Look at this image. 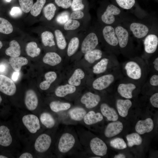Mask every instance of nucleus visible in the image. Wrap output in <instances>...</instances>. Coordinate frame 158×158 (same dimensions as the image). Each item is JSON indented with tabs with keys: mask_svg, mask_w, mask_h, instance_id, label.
Here are the masks:
<instances>
[{
	"mask_svg": "<svg viewBox=\"0 0 158 158\" xmlns=\"http://www.w3.org/2000/svg\"><path fill=\"white\" fill-rule=\"evenodd\" d=\"M14 119L13 124L20 140L32 142L36 137L45 130L38 116L32 113L21 114Z\"/></svg>",
	"mask_w": 158,
	"mask_h": 158,
	"instance_id": "nucleus-1",
	"label": "nucleus"
},
{
	"mask_svg": "<svg viewBox=\"0 0 158 158\" xmlns=\"http://www.w3.org/2000/svg\"><path fill=\"white\" fill-rule=\"evenodd\" d=\"M120 67L123 77L142 86L149 74L146 61L138 56L129 59L120 65Z\"/></svg>",
	"mask_w": 158,
	"mask_h": 158,
	"instance_id": "nucleus-2",
	"label": "nucleus"
},
{
	"mask_svg": "<svg viewBox=\"0 0 158 158\" xmlns=\"http://www.w3.org/2000/svg\"><path fill=\"white\" fill-rule=\"evenodd\" d=\"M73 130L66 129L61 134L56 135L53 152L61 157L74 151L78 145H81Z\"/></svg>",
	"mask_w": 158,
	"mask_h": 158,
	"instance_id": "nucleus-3",
	"label": "nucleus"
},
{
	"mask_svg": "<svg viewBox=\"0 0 158 158\" xmlns=\"http://www.w3.org/2000/svg\"><path fill=\"white\" fill-rule=\"evenodd\" d=\"M56 129L46 130L35 139L32 142V150L35 156H44L53 151L57 135Z\"/></svg>",
	"mask_w": 158,
	"mask_h": 158,
	"instance_id": "nucleus-4",
	"label": "nucleus"
},
{
	"mask_svg": "<svg viewBox=\"0 0 158 158\" xmlns=\"http://www.w3.org/2000/svg\"><path fill=\"white\" fill-rule=\"evenodd\" d=\"M114 28L120 53L129 59L137 56L135 46L128 30L119 25Z\"/></svg>",
	"mask_w": 158,
	"mask_h": 158,
	"instance_id": "nucleus-5",
	"label": "nucleus"
},
{
	"mask_svg": "<svg viewBox=\"0 0 158 158\" xmlns=\"http://www.w3.org/2000/svg\"><path fill=\"white\" fill-rule=\"evenodd\" d=\"M123 77L120 66L118 68L95 79L92 82V87L96 90H103L110 87H113Z\"/></svg>",
	"mask_w": 158,
	"mask_h": 158,
	"instance_id": "nucleus-6",
	"label": "nucleus"
},
{
	"mask_svg": "<svg viewBox=\"0 0 158 158\" xmlns=\"http://www.w3.org/2000/svg\"><path fill=\"white\" fill-rule=\"evenodd\" d=\"M113 87H116L117 92L121 97L130 99L133 97V92L137 90H140L142 86L123 77L117 81Z\"/></svg>",
	"mask_w": 158,
	"mask_h": 158,
	"instance_id": "nucleus-7",
	"label": "nucleus"
},
{
	"mask_svg": "<svg viewBox=\"0 0 158 158\" xmlns=\"http://www.w3.org/2000/svg\"><path fill=\"white\" fill-rule=\"evenodd\" d=\"M102 33L109 52L116 56L119 55L120 53L114 27L106 25L102 28Z\"/></svg>",
	"mask_w": 158,
	"mask_h": 158,
	"instance_id": "nucleus-8",
	"label": "nucleus"
},
{
	"mask_svg": "<svg viewBox=\"0 0 158 158\" xmlns=\"http://www.w3.org/2000/svg\"><path fill=\"white\" fill-rule=\"evenodd\" d=\"M20 140L16 129L12 133L8 126L5 125L0 126V145L5 147L12 146L16 152L17 149L19 148Z\"/></svg>",
	"mask_w": 158,
	"mask_h": 158,
	"instance_id": "nucleus-9",
	"label": "nucleus"
},
{
	"mask_svg": "<svg viewBox=\"0 0 158 158\" xmlns=\"http://www.w3.org/2000/svg\"><path fill=\"white\" fill-rule=\"evenodd\" d=\"M120 66L116 56L110 54L107 57H102L93 66L92 72L95 74H100L108 70L112 71Z\"/></svg>",
	"mask_w": 158,
	"mask_h": 158,
	"instance_id": "nucleus-10",
	"label": "nucleus"
},
{
	"mask_svg": "<svg viewBox=\"0 0 158 158\" xmlns=\"http://www.w3.org/2000/svg\"><path fill=\"white\" fill-rule=\"evenodd\" d=\"M143 45L144 54L141 57L147 60L157 51L158 45V36L154 33L148 34L144 40Z\"/></svg>",
	"mask_w": 158,
	"mask_h": 158,
	"instance_id": "nucleus-11",
	"label": "nucleus"
},
{
	"mask_svg": "<svg viewBox=\"0 0 158 158\" xmlns=\"http://www.w3.org/2000/svg\"><path fill=\"white\" fill-rule=\"evenodd\" d=\"M38 114L40 123L45 130L57 128L59 121L56 114L46 110L39 112Z\"/></svg>",
	"mask_w": 158,
	"mask_h": 158,
	"instance_id": "nucleus-12",
	"label": "nucleus"
},
{
	"mask_svg": "<svg viewBox=\"0 0 158 158\" xmlns=\"http://www.w3.org/2000/svg\"><path fill=\"white\" fill-rule=\"evenodd\" d=\"M121 13V11L118 8L113 4H109L101 15V20L106 25H111L115 22L116 17Z\"/></svg>",
	"mask_w": 158,
	"mask_h": 158,
	"instance_id": "nucleus-13",
	"label": "nucleus"
},
{
	"mask_svg": "<svg viewBox=\"0 0 158 158\" xmlns=\"http://www.w3.org/2000/svg\"><path fill=\"white\" fill-rule=\"evenodd\" d=\"M89 147L91 152L97 156L102 157L107 153V147L104 141L99 138H92L89 142Z\"/></svg>",
	"mask_w": 158,
	"mask_h": 158,
	"instance_id": "nucleus-14",
	"label": "nucleus"
},
{
	"mask_svg": "<svg viewBox=\"0 0 158 158\" xmlns=\"http://www.w3.org/2000/svg\"><path fill=\"white\" fill-rule=\"evenodd\" d=\"M101 98L99 95L88 92L84 94L81 97V103L85 107L84 108L90 109L97 106L101 101Z\"/></svg>",
	"mask_w": 158,
	"mask_h": 158,
	"instance_id": "nucleus-15",
	"label": "nucleus"
},
{
	"mask_svg": "<svg viewBox=\"0 0 158 158\" xmlns=\"http://www.w3.org/2000/svg\"><path fill=\"white\" fill-rule=\"evenodd\" d=\"M25 106L30 112L34 114L39 104V99L35 91L30 89L27 90L25 94L24 98Z\"/></svg>",
	"mask_w": 158,
	"mask_h": 158,
	"instance_id": "nucleus-16",
	"label": "nucleus"
},
{
	"mask_svg": "<svg viewBox=\"0 0 158 158\" xmlns=\"http://www.w3.org/2000/svg\"><path fill=\"white\" fill-rule=\"evenodd\" d=\"M16 87L13 81L7 76L0 75V91L4 94L12 96L16 93Z\"/></svg>",
	"mask_w": 158,
	"mask_h": 158,
	"instance_id": "nucleus-17",
	"label": "nucleus"
},
{
	"mask_svg": "<svg viewBox=\"0 0 158 158\" xmlns=\"http://www.w3.org/2000/svg\"><path fill=\"white\" fill-rule=\"evenodd\" d=\"M99 44V39L96 33L92 32L85 38L81 45V52L84 54L95 49Z\"/></svg>",
	"mask_w": 158,
	"mask_h": 158,
	"instance_id": "nucleus-18",
	"label": "nucleus"
},
{
	"mask_svg": "<svg viewBox=\"0 0 158 158\" xmlns=\"http://www.w3.org/2000/svg\"><path fill=\"white\" fill-rule=\"evenodd\" d=\"M129 28L135 37L138 39L145 38L150 31V29L147 25L139 22L131 23Z\"/></svg>",
	"mask_w": 158,
	"mask_h": 158,
	"instance_id": "nucleus-19",
	"label": "nucleus"
},
{
	"mask_svg": "<svg viewBox=\"0 0 158 158\" xmlns=\"http://www.w3.org/2000/svg\"><path fill=\"white\" fill-rule=\"evenodd\" d=\"M67 112V117L74 122L82 121L87 112L85 108L81 107H76L71 108Z\"/></svg>",
	"mask_w": 158,
	"mask_h": 158,
	"instance_id": "nucleus-20",
	"label": "nucleus"
},
{
	"mask_svg": "<svg viewBox=\"0 0 158 158\" xmlns=\"http://www.w3.org/2000/svg\"><path fill=\"white\" fill-rule=\"evenodd\" d=\"M123 128V126L121 122L114 121L108 124L104 130V135L108 138L113 137L120 133Z\"/></svg>",
	"mask_w": 158,
	"mask_h": 158,
	"instance_id": "nucleus-21",
	"label": "nucleus"
},
{
	"mask_svg": "<svg viewBox=\"0 0 158 158\" xmlns=\"http://www.w3.org/2000/svg\"><path fill=\"white\" fill-rule=\"evenodd\" d=\"M103 119V116L101 113L96 112L93 110H90L87 111L82 121L87 126L101 122Z\"/></svg>",
	"mask_w": 158,
	"mask_h": 158,
	"instance_id": "nucleus-22",
	"label": "nucleus"
},
{
	"mask_svg": "<svg viewBox=\"0 0 158 158\" xmlns=\"http://www.w3.org/2000/svg\"><path fill=\"white\" fill-rule=\"evenodd\" d=\"M154 127V123L152 120L148 118L144 120L138 121L135 126L136 131L140 134L151 132Z\"/></svg>",
	"mask_w": 158,
	"mask_h": 158,
	"instance_id": "nucleus-23",
	"label": "nucleus"
},
{
	"mask_svg": "<svg viewBox=\"0 0 158 158\" xmlns=\"http://www.w3.org/2000/svg\"><path fill=\"white\" fill-rule=\"evenodd\" d=\"M49 107L51 111L56 114L67 111L71 108V105L69 103L54 100L49 103Z\"/></svg>",
	"mask_w": 158,
	"mask_h": 158,
	"instance_id": "nucleus-24",
	"label": "nucleus"
},
{
	"mask_svg": "<svg viewBox=\"0 0 158 158\" xmlns=\"http://www.w3.org/2000/svg\"><path fill=\"white\" fill-rule=\"evenodd\" d=\"M101 113L110 121H116L118 118V115L115 109L107 103L104 102L100 105Z\"/></svg>",
	"mask_w": 158,
	"mask_h": 158,
	"instance_id": "nucleus-25",
	"label": "nucleus"
},
{
	"mask_svg": "<svg viewBox=\"0 0 158 158\" xmlns=\"http://www.w3.org/2000/svg\"><path fill=\"white\" fill-rule=\"evenodd\" d=\"M116 105L119 115L122 117L127 116L129 109L132 105V102L129 99H117Z\"/></svg>",
	"mask_w": 158,
	"mask_h": 158,
	"instance_id": "nucleus-26",
	"label": "nucleus"
},
{
	"mask_svg": "<svg viewBox=\"0 0 158 158\" xmlns=\"http://www.w3.org/2000/svg\"><path fill=\"white\" fill-rule=\"evenodd\" d=\"M76 90L75 86L69 84H66L58 87L56 89L54 93L57 97L63 98L68 95L74 93Z\"/></svg>",
	"mask_w": 158,
	"mask_h": 158,
	"instance_id": "nucleus-27",
	"label": "nucleus"
},
{
	"mask_svg": "<svg viewBox=\"0 0 158 158\" xmlns=\"http://www.w3.org/2000/svg\"><path fill=\"white\" fill-rule=\"evenodd\" d=\"M43 61L46 64L52 66L56 65L62 61L61 57L55 52L47 53L43 58Z\"/></svg>",
	"mask_w": 158,
	"mask_h": 158,
	"instance_id": "nucleus-28",
	"label": "nucleus"
},
{
	"mask_svg": "<svg viewBox=\"0 0 158 158\" xmlns=\"http://www.w3.org/2000/svg\"><path fill=\"white\" fill-rule=\"evenodd\" d=\"M9 62L12 68L15 71L19 72L22 66L28 63V61L25 57L18 56L11 57L9 59Z\"/></svg>",
	"mask_w": 158,
	"mask_h": 158,
	"instance_id": "nucleus-29",
	"label": "nucleus"
},
{
	"mask_svg": "<svg viewBox=\"0 0 158 158\" xmlns=\"http://www.w3.org/2000/svg\"><path fill=\"white\" fill-rule=\"evenodd\" d=\"M103 55V53L101 50L95 48L85 53L84 58L89 63L92 64L100 59Z\"/></svg>",
	"mask_w": 158,
	"mask_h": 158,
	"instance_id": "nucleus-30",
	"label": "nucleus"
},
{
	"mask_svg": "<svg viewBox=\"0 0 158 158\" xmlns=\"http://www.w3.org/2000/svg\"><path fill=\"white\" fill-rule=\"evenodd\" d=\"M57 77L56 73L54 71H49L44 75L45 80L41 82L40 84V87L43 90L48 89L51 84L56 80Z\"/></svg>",
	"mask_w": 158,
	"mask_h": 158,
	"instance_id": "nucleus-31",
	"label": "nucleus"
},
{
	"mask_svg": "<svg viewBox=\"0 0 158 158\" xmlns=\"http://www.w3.org/2000/svg\"><path fill=\"white\" fill-rule=\"evenodd\" d=\"M21 53L20 47L18 43L15 40H13L9 43V47L5 51L6 55L10 57L19 56Z\"/></svg>",
	"mask_w": 158,
	"mask_h": 158,
	"instance_id": "nucleus-32",
	"label": "nucleus"
},
{
	"mask_svg": "<svg viewBox=\"0 0 158 158\" xmlns=\"http://www.w3.org/2000/svg\"><path fill=\"white\" fill-rule=\"evenodd\" d=\"M85 75L84 72L81 69H75L68 80V84L75 86H79L81 84V80L84 78Z\"/></svg>",
	"mask_w": 158,
	"mask_h": 158,
	"instance_id": "nucleus-33",
	"label": "nucleus"
},
{
	"mask_svg": "<svg viewBox=\"0 0 158 158\" xmlns=\"http://www.w3.org/2000/svg\"><path fill=\"white\" fill-rule=\"evenodd\" d=\"M25 51L27 54L32 58L37 56L41 52L40 49L38 47L37 43L35 42L28 43L26 46Z\"/></svg>",
	"mask_w": 158,
	"mask_h": 158,
	"instance_id": "nucleus-34",
	"label": "nucleus"
},
{
	"mask_svg": "<svg viewBox=\"0 0 158 158\" xmlns=\"http://www.w3.org/2000/svg\"><path fill=\"white\" fill-rule=\"evenodd\" d=\"M42 42L45 46L51 47L55 45L54 40V35L52 32L45 31L41 34Z\"/></svg>",
	"mask_w": 158,
	"mask_h": 158,
	"instance_id": "nucleus-35",
	"label": "nucleus"
},
{
	"mask_svg": "<svg viewBox=\"0 0 158 158\" xmlns=\"http://www.w3.org/2000/svg\"><path fill=\"white\" fill-rule=\"evenodd\" d=\"M128 145L130 147L136 145H141L142 142V139L138 134L133 133L126 136Z\"/></svg>",
	"mask_w": 158,
	"mask_h": 158,
	"instance_id": "nucleus-36",
	"label": "nucleus"
},
{
	"mask_svg": "<svg viewBox=\"0 0 158 158\" xmlns=\"http://www.w3.org/2000/svg\"><path fill=\"white\" fill-rule=\"evenodd\" d=\"M79 44V40L77 37H74L70 40L68 46L67 54L68 56L73 55L78 49Z\"/></svg>",
	"mask_w": 158,
	"mask_h": 158,
	"instance_id": "nucleus-37",
	"label": "nucleus"
},
{
	"mask_svg": "<svg viewBox=\"0 0 158 158\" xmlns=\"http://www.w3.org/2000/svg\"><path fill=\"white\" fill-rule=\"evenodd\" d=\"M54 33L58 47L60 49H64L66 47L67 42L63 33L59 29L56 30Z\"/></svg>",
	"mask_w": 158,
	"mask_h": 158,
	"instance_id": "nucleus-38",
	"label": "nucleus"
},
{
	"mask_svg": "<svg viewBox=\"0 0 158 158\" xmlns=\"http://www.w3.org/2000/svg\"><path fill=\"white\" fill-rule=\"evenodd\" d=\"M56 9V6L53 3H49L46 5L43 8L45 18L48 20H51L54 16Z\"/></svg>",
	"mask_w": 158,
	"mask_h": 158,
	"instance_id": "nucleus-39",
	"label": "nucleus"
},
{
	"mask_svg": "<svg viewBox=\"0 0 158 158\" xmlns=\"http://www.w3.org/2000/svg\"><path fill=\"white\" fill-rule=\"evenodd\" d=\"M13 28L11 24L7 20L0 17V32L6 34L12 33Z\"/></svg>",
	"mask_w": 158,
	"mask_h": 158,
	"instance_id": "nucleus-40",
	"label": "nucleus"
},
{
	"mask_svg": "<svg viewBox=\"0 0 158 158\" xmlns=\"http://www.w3.org/2000/svg\"><path fill=\"white\" fill-rule=\"evenodd\" d=\"M46 2V0H37L32 5L30 13L33 16L36 17L40 13Z\"/></svg>",
	"mask_w": 158,
	"mask_h": 158,
	"instance_id": "nucleus-41",
	"label": "nucleus"
},
{
	"mask_svg": "<svg viewBox=\"0 0 158 158\" xmlns=\"http://www.w3.org/2000/svg\"><path fill=\"white\" fill-rule=\"evenodd\" d=\"M110 146L116 149H124L127 147L126 143L123 139L121 138H116L111 140L110 142Z\"/></svg>",
	"mask_w": 158,
	"mask_h": 158,
	"instance_id": "nucleus-42",
	"label": "nucleus"
},
{
	"mask_svg": "<svg viewBox=\"0 0 158 158\" xmlns=\"http://www.w3.org/2000/svg\"><path fill=\"white\" fill-rule=\"evenodd\" d=\"M80 26V22L77 20L70 18L63 25L66 30H73L78 28Z\"/></svg>",
	"mask_w": 158,
	"mask_h": 158,
	"instance_id": "nucleus-43",
	"label": "nucleus"
},
{
	"mask_svg": "<svg viewBox=\"0 0 158 158\" xmlns=\"http://www.w3.org/2000/svg\"><path fill=\"white\" fill-rule=\"evenodd\" d=\"M150 61L149 60H146L149 69V73L150 72L152 74L158 73V56H156L154 58H153Z\"/></svg>",
	"mask_w": 158,
	"mask_h": 158,
	"instance_id": "nucleus-44",
	"label": "nucleus"
},
{
	"mask_svg": "<svg viewBox=\"0 0 158 158\" xmlns=\"http://www.w3.org/2000/svg\"><path fill=\"white\" fill-rule=\"evenodd\" d=\"M118 5L121 8L128 10L131 9L135 4V0H116Z\"/></svg>",
	"mask_w": 158,
	"mask_h": 158,
	"instance_id": "nucleus-45",
	"label": "nucleus"
},
{
	"mask_svg": "<svg viewBox=\"0 0 158 158\" xmlns=\"http://www.w3.org/2000/svg\"><path fill=\"white\" fill-rule=\"evenodd\" d=\"M22 10L25 13H28L31 10L33 5V0H18Z\"/></svg>",
	"mask_w": 158,
	"mask_h": 158,
	"instance_id": "nucleus-46",
	"label": "nucleus"
},
{
	"mask_svg": "<svg viewBox=\"0 0 158 158\" xmlns=\"http://www.w3.org/2000/svg\"><path fill=\"white\" fill-rule=\"evenodd\" d=\"M149 87H157L158 86V73L152 74L150 77L148 81H147L144 84Z\"/></svg>",
	"mask_w": 158,
	"mask_h": 158,
	"instance_id": "nucleus-47",
	"label": "nucleus"
},
{
	"mask_svg": "<svg viewBox=\"0 0 158 158\" xmlns=\"http://www.w3.org/2000/svg\"><path fill=\"white\" fill-rule=\"evenodd\" d=\"M71 6L74 11H81L84 8L85 6L83 3V0H73Z\"/></svg>",
	"mask_w": 158,
	"mask_h": 158,
	"instance_id": "nucleus-48",
	"label": "nucleus"
},
{
	"mask_svg": "<svg viewBox=\"0 0 158 158\" xmlns=\"http://www.w3.org/2000/svg\"><path fill=\"white\" fill-rule=\"evenodd\" d=\"M70 18L68 13L67 12H64L58 15L56 20L59 24L64 25Z\"/></svg>",
	"mask_w": 158,
	"mask_h": 158,
	"instance_id": "nucleus-49",
	"label": "nucleus"
},
{
	"mask_svg": "<svg viewBox=\"0 0 158 158\" xmlns=\"http://www.w3.org/2000/svg\"><path fill=\"white\" fill-rule=\"evenodd\" d=\"M57 5L63 8L67 9L70 7L71 5L72 0H55Z\"/></svg>",
	"mask_w": 158,
	"mask_h": 158,
	"instance_id": "nucleus-50",
	"label": "nucleus"
},
{
	"mask_svg": "<svg viewBox=\"0 0 158 158\" xmlns=\"http://www.w3.org/2000/svg\"><path fill=\"white\" fill-rule=\"evenodd\" d=\"M84 13L81 11H73L71 14L70 18L71 19L78 20L82 18L84 16Z\"/></svg>",
	"mask_w": 158,
	"mask_h": 158,
	"instance_id": "nucleus-51",
	"label": "nucleus"
},
{
	"mask_svg": "<svg viewBox=\"0 0 158 158\" xmlns=\"http://www.w3.org/2000/svg\"><path fill=\"white\" fill-rule=\"evenodd\" d=\"M22 11L21 9L18 7H13L10 12L11 15L13 17L20 16L22 14Z\"/></svg>",
	"mask_w": 158,
	"mask_h": 158,
	"instance_id": "nucleus-52",
	"label": "nucleus"
},
{
	"mask_svg": "<svg viewBox=\"0 0 158 158\" xmlns=\"http://www.w3.org/2000/svg\"><path fill=\"white\" fill-rule=\"evenodd\" d=\"M150 101L152 105L154 107H158V93L156 92L150 97Z\"/></svg>",
	"mask_w": 158,
	"mask_h": 158,
	"instance_id": "nucleus-53",
	"label": "nucleus"
},
{
	"mask_svg": "<svg viewBox=\"0 0 158 158\" xmlns=\"http://www.w3.org/2000/svg\"><path fill=\"white\" fill-rule=\"evenodd\" d=\"M35 157L36 156L34 152L27 151L22 153L18 157L19 158H32Z\"/></svg>",
	"mask_w": 158,
	"mask_h": 158,
	"instance_id": "nucleus-54",
	"label": "nucleus"
},
{
	"mask_svg": "<svg viewBox=\"0 0 158 158\" xmlns=\"http://www.w3.org/2000/svg\"><path fill=\"white\" fill-rule=\"evenodd\" d=\"M19 72L15 71L12 75V79L13 81H16L18 80L19 76Z\"/></svg>",
	"mask_w": 158,
	"mask_h": 158,
	"instance_id": "nucleus-55",
	"label": "nucleus"
},
{
	"mask_svg": "<svg viewBox=\"0 0 158 158\" xmlns=\"http://www.w3.org/2000/svg\"><path fill=\"white\" fill-rule=\"evenodd\" d=\"M6 66L3 64H0V72H3L6 70Z\"/></svg>",
	"mask_w": 158,
	"mask_h": 158,
	"instance_id": "nucleus-56",
	"label": "nucleus"
},
{
	"mask_svg": "<svg viewBox=\"0 0 158 158\" xmlns=\"http://www.w3.org/2000/svg\"><path fill=\"white\" fill-rule=\"evenodd\" d=\"M126 156L123 154H120L115 155L114 157V158H125Z\"/></svg>",
	"mask_w": 158,
	"mask_h": 158,
	"instance_id": "nucleus-57",
	"label": "nucleus"
},
{
	"mask_svg": "<svg viewBox=\"0 0 158 158\" xmlns=\"http://www.w3.org/2000/svg\"><path fill=\"white\" fill-rule=\"evenodd\" d=\"M8 157L2 155H0V158H8Z\"/></svg>",
	"mask_w": 158,
	"mask_h": 158,
	"instance_id": "nucleus-58",
	"label": "nucleus"
},
{
	"mask_svg": "<svg viewBox=\"0 0 158 158\" xmlns=\"http://www.w3.org/2000/svg\"><path fill=\"white\" fill-rule=\"evenodd\" d=\"M3 46V44L2 42L0 41V49H1Z\"/></svg>",
	"mask_w": 158,
	"mask_h": 158,
	"instance_id": "nucleus-59",
	"label": "nucleus"
},
{
	"mask_svg": "<svg viewBox=\"0 0 158 158\" xmlns=\"http://www.w3.org/2000/svg\"><path fill=\"white\" fill-rule=\"evenodd\" d=\"M90 158H101L100 157L97 156H95V157H90Z\"/></svg>",
	"mask_w": 158,
	"mask_h": 158,
	"instance_id": "nucleus-60",
	"label": "nucleus"
},
{
	"mask_svg": "<svg viewBox=\"0 0 158 158\" xmlns=\"http://www.w3.org/2000/svg\"><path fill=\"white\" fill-rule=\"evenodd\" d=\"M2 101V99L1 95H0V104L1 103Z\"/></svg>",
	"mask_w": 158,
	"mask_h": 158,
	"instance_id": "nucleus-61",
	"label": "nucleus"
},
{
	"mask_svg": "<svg viewBox=\"0 0 158 158\" xmlns=\"http://www.w3.org/2000/svg\"><path fill=\"white\" fill-rule=\"evenodd\" d=\"M6 1L7 2H10L11 1V0H6Z\"/></svg>",
	"mask_w": 158,
	"mask_h": 158,
	"instance_id": "nucleus-62",
	"label": "nucleus"
}]
</instances>
